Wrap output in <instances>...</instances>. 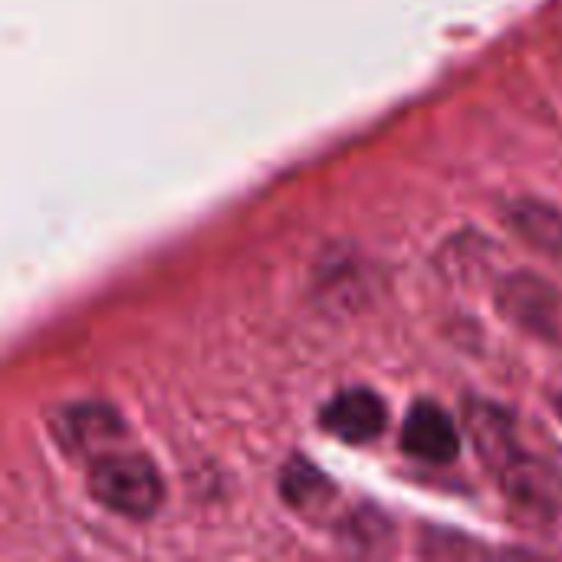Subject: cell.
<instances>
[{
    "label": "cell",
    "instance_id": "2",
    "mask_svg": "<svg viewBox=\"0 0 562 562\" xmlns=\"http://www.w3.org/2000/svg\"><path fill=\"white\" fill-rule=\"evenodd\" d=\"M89 494L119 517L145 520L161 507L165 487L148 458L102 454L89 471Z\"/></svg>",
    "mask_w": 562,
    "mask_h": 562
},
{
    "label": "cell",
    "instance_id": "5",
    "mask_svg": "<svg viewBox=\"0 0 562 562\" xmlns=\"http://www.w3.org/2000/svg\"><path fill=\"white\" fill-rule=\"evenodd\" d=\"M553 405H557V412H560L562 418V375L557 379V385H553Z\"/></svg>",
    "mask_w": 562,
    "mask_h": 562
},
{
    "label": "cell",
    "instance_id": "4",
    "mask_svg": "<svg viewBox=\"0 0 562 562\" xmlns=\"http://www.w3.org/2000/svg\"><path fill=\"white\" fill-rule=\"evenodd\" d=\"M402 448L425 464H451L461 451V435L441 405L415 402L402 422Z\"/></svg>",
    "mask_w": 562,
    "mask_h": 562
},
{
    "label": "cell",
    "instance_id": "1",
    "mask_svg": "<svg viewBox=\"0 0 562 562\" xmlns=\"http://www.w3.org/2000/svg\"><path fill=\"white\" fill-rule=\"evenodd\" d=\"M468 428L484 464L501 481L510 504L527 510L537 520L562 524V471L524 451L514 418L491 402L468 405Z\"/></svg>",
    "mask_w": 562,
    "mask_h": 562
},
{
    "label": "cell",
    "instance_id": "3",
    "mask_svg": "<svg viewBox=\"0 0 562 562\" xmlns=\"http://www.w3.org/2000/svg\"><path fill=\"white\" fill-rule=\"evenodd\" d=\"M319 425L346 441V445H366V441H375L385 425H389V412H385V402L369 392V389H346L339 395H333L326 402V408L319 412Z\"/></svg>",
    "mask_w": 562,
    "mask_h": 562
}]
</instances>
